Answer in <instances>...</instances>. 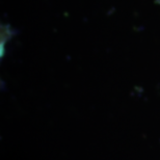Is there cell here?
I'll use <instances>...</instances> for the list:
<instances>
[]
</instances>
